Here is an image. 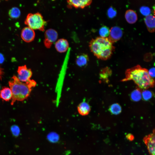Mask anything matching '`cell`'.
<instances>
[{
    "instance_id": "21",
    "label": "cell",
    "mask_w": 155,
    "mask_h": 155,
    "mask_svg": "<svg viewBox=\"0 0 155 155\" xmlns=\"http://www.w3.org/2000/svg\"><path fill=\"white\" fill-rule=\"evenodd\" d=\"M110 32V29L105 26L101 27L99 30V33L100 36L102 37L106 38L108 36Z\"/></svg>"
},
{
    "instance_id": "25",
    "label": "cell",
    "mask_w": 155,
    "mask_h": 155,
    "mask_svg": "<svg viewBox=\"0 0 155 155\" xmlns=\"http://www.w3.org/2000/svg\"><path fill=\"white\" fill-rule=\"evenodd\" d=\"M117 14L116 10L112 7H110L107 11V15L108 16L111 18H112L115 17Z\"/></svg>"
},
{
    "instance_id": "26",
    "label": "cell",
    "mask_w": 155,
    "mask_h": 155,
    "mask_svg": "<svg viewBox=\"0 0 155 155\" xmlns=\"http://www.w3.org/2000/svg\"><path fill=\"white\" fill-rule=\"evenodd\" d=\"M155 69L154 68H152L150 69L148 72L150 76L153 78L154 77L155 75L154 73Z\"/></svg>"
},
{
    "instance_id": "20",
    "label": "cell",
    "mask_w": 155,
    "mask_h": 155,
    "mask_svg": "<svg viewBox=\"0 0 155 155\" xmlns=\"http://www.w3.org/2000/svg\"><path fill=\"white\" fill-rule=\"evenodd\" d=\"M141 97V93L139 89L134 90L131 94V98L134 101H137L139 100Z\"/></svg>"
},
{
    "instance_id": "28",
    "label": "cell",
    "mask_w": 155,
    "mask_h": 155,
    "mask_svg": "<svg viewBox=\"0 0 155 155\" xmlns=\"http://www.w3.org/2000/svg\"><path fill=\"white\" fill-rule=\"evenodd\" d=\"M4 60V57L3 55L0 53V64L3 63Z\"/></svg>"
},
{
    "instance_id": "18",
    "label": "cell",
    "mask_w": 155,
    "mask_h": 155,
    "mask_svg": "<svg viewBox=\"0 0 155 155\" xmlns=\"http://www.w3.org/2000/svg\"><path fill=\"white\" fill-rule=\"evenodd\" d=\"M20 11L17 7H14L11 8L9 11V15L12 18H17L20 15Z\"/></svg>"
},
{
    "instance_id": "12",
    "label": "cell",
    "mask_w": 155,
    "mask_h": 155,
    "mask_svg": "<svg viewBox=\"0 0 155 155\" xmlns=\"http://www.w3.org/2000/svg\"><path fill=\"white\" fill-rule=\"evenodd\" d=\"M77 109L80 115L85 116L89 113L91 108L90 105L87 102L83 101L79 104L77 107Z\"/></svg>"
},
{
    "instance_id": "23",
    "label": "cell",
    "mask_w": 155,
    "mask_h": 155,
    "mask_svg": "<svg viewBox=\"0 0 155 155\" xmlns=\"http://www.w3.org/2000/svg\"><path fill=\"white\" fill-rule=\"evenodd\" d=\"M140 11L142 14L146 16L150 15V14L151 13L150 8L147 7L143 6L141 7L140 8Z\"/></svg>"
},
{
    "instance_id": "22",
    "label": "cell",
    "mask_w": 155,
    "mask_h": 155,
    "mask_svg": "<svg viewBox=\"0 0 155 155\" xmlns=\"http://www.w3.org/2000/svg\"><path fill=\"white\" fill-rule=\"evenodd\" d=\"M11 130L13 135L16 137L18 136L20 133V129L18 126L14 125L11 127Z\"/></svg>"
},
{
    "instance_id": "24",
    "label": "cell",
    "mask_w": 155,
    "mask_h": 155,
    "mask_svg": "<svg viewBox=\"0 0 155 155\" xmlns=\"http://www.w3.org/2000/svg\"><path fill=\"white\" fill-rule=\"evenodd\" d=\"M142 95L143 98L145 100H147L150 99L152 96V92L147 90H145L143 92Z\"/></svg>"
},
{
    "instance_id": "7",
    "label": "cell",
    "mask_w": 155,
    "mask_h": 155,
    "mask_svg": "<svg viewBox=\"0 0 155 155\" xmlns=\"http://www.w3.org/2000/svg\"><path fill=\"white\" fill-rule=\"evenodd\" d=\"M155 130L153 133L144 137L143 141L147 146L150 155H155Z\"/></svg>"
},
{
    "instance_id": "10",
    "label": "cell",
    "mask_w": 155,
    "mask_h": 155,
    "mask_svg": "<svg viewBox=\"0 0 155 155\" xmlns=\"http://www.w3.org/2000/svg\"><path fill=\"white\" fill-rule=\"evenodd\" d=\"M55 46L56 50L60 53L65 52L69 48L68 41L64 38H61L57 40L55 42Z\"/></svg>"
},
{
    "instance_id": "13",
    "label": "cell",
    "mask_w": 155,
    "mask_h": 155,
    "mask_svg": "<svg viewBox=\"0 0 155 155\" xmlns=\"http://www.w3.org/2000/svg\"><path fill=\"white\" fill-rule=\"evenodd\" d=\"M155 18L152 15L146 17L144 22L148 30L151 32H154L155 30Z\"/></svg>"
},
{
    "instance_id": "4",
    "label": "cell",
    "mask_w": 155,
    "mask_h": 155,
    "mask_svg": "<svg viewBox=\"0 0 155 155\" xmlns=\"http://www.w3.org/2000/svg\"><path fill=\"white\" fill-rule=\"evenodd\" d=\"M24 23L28 27L34 30H44L46 22L42 15L38 12L28 14Z\"/></svg>"
},
{
    "instance_id": "30",
    "label": "cell",
    "mask_w": 155,
    "mask_h": 155,
    "mask_svg": "<svg viewBox=\"0 0 155 155\" xmlns=\"http://www.w3.org/2000/svg\"><path fill=\"white\" fill-rule=\"evenodd\" d=\"M0 88H1V86H0Z\"/></svg>"
},
{
    "instance_id": "5",
    "label": "cell",
    "mask_w": 155,
    "mask_h": 155,
    "mask_svg": "<svg viewBox=\"0 0 155 155\" xmlns=\"http://www.w3.org/2000/svg\"><path fill=\"white\" fill-rule=\"evenodd\" d=\"M58 34L57 31L53 29L46 30L44 33V43L47 48H49L57 40Z\"/></svg>"
},
{
    "instance_id": "9",
    "label": "cell",
    "mask_w": 155,
    "mask_h": 155,
    "mask_svg": "<svg viewBox=\"0 0 155 155\" xmlns=\"http://www.w3.org/2000/svg\"><path fill=\"white\" fill-rule=\"evenodd\" d=\"M34 30L28 27L24 28L21 32V37L25 42H29L32 41L35 37Z\"/></svg>"
},
{
    "instance_id": "8",
    "label": "cell",
    "mask_w": 155,
    "mask_h": 155,
    "mask_svg": "<svg viewBox=\"0 0 155 155\" xmlns=\"http://www.w3.org/2000/svg\"><path fill=\"white\" fill-rule=\"evenodd\" d=\"M123 35V31L119 27L115 26L112 27L110 29L108 37L109 40L112 43L115 42L119 40Z\"/></svg>"
},
{
    "instance_id": "17",
    "label": "cell",
    "mask_w": 155,
    "mask_h": 155,
    "mask_svg": "<svg viewBox=\"0 0 155 155\" xmlns=\"http://www.w3.org/2000/svg\"><path fill=\"white\" fill-rule=\"evenodd\" d=\"M109 111L113 114L117 115L121 112V108L119 104L117 103H114L110 106Z\"/></svg>"
},
{
    "instance_id": "29",
    "label": "cell",
    "mask_w": 155,
    "mask_h": 155,
    "mask_svg": "<svg viewBox=\"0 0 155 155\" xmlns=\"http://www.w3.org/2000/svg\"><path fill=\"white\" fill-rule=\"evenodd\" d=\"M2 75V71L1 69L0 68V78L1 79V76Z\"/></svg>"
},
{
    "instance_id": "27",
    "label": "cell",
    "mask_w": 155,
    "mask_h": 155,
    "mask_svg": "<svg viewBox=\"0 0 155 155\" xmlns=\"http://www.w3.org/2000/svg\"><path fill=\"white\" fill-rule=\"evenodd\" d=\"M126 137L127 139L130 141H133L134 138L133 135L130 133L127 134Z\"/></svg>"
},
{
    "instance_id": "15",
    "label": "cell",
    "mask_w": 155,
    "mask_h": 155,
    "mask_svg": "<svg viewBox=\"0 0 155 155\" xmlns=\"http://www.w3.org/2000/svg\"><path fill=\"white\" fill-rule=\"evenodd\" d=\"M125 17L127 22L131 24L135 22L137 19V15L136 12L131 9H129L126 11Z\"/></svg>"
},
{
    "instance_id": "11",
    "label": "cell",
    "mask_w": 155,
    "mask_h": 155,
    "mask_svg": "<svg viewBox=\"0 0 155 155\" xmlns=\"http://www.w3.org/2000/svg\"><path fill=\"white\" fill-rule=\"evenodd\" d=\"M92 1L90 0H70L67 1L68 5L75 8H84L90 5Z\"/></svg>"
},
{
    "instance_id": "16",
    "label": "cell",
    "mask_w": 155,
    "mask_h": 155,
    "mask_svg": "<svg viewBox=\"0 0 155 155\" xmlns=\"http://www.w3.org/2000/svg\"><path fill=\"white\" fill-rule=\"evenodd\" d=\"M88 61L87 55L82 54L78 55L76 60V64L79 66L82 67L86 65Z\"/></svg>"
},
{
    "instance_id": "1",
    "label": "cell",
    "mask_w": 155,
    "mask_h": 155,
    "mask_svg": "<svg viewBox=\"0 0 155 155\" xmlns=\"http://www.w3.org/2000/svg\"><path fill=\"white\" fill-rule=\"evenodd\" d=\"M132 80L140 88L147 89L153 87L154 80L149 75L148 71L137 65L127 69L125 72V77L121 81Z\"/></svg>"
},
{
    "instance_id": "14",
    "label": "cell",
    "mask_w": 155,
    "mask_h": 155,
    "mask_svg": "<svg viewBox=\"0 0 155 155\" xmlns=\"http://www.w3.org/2000/svg\"><path fill=\"white\" fill-rule=\"evenodd\" d=\"M12 92L10 89L7 87L3 88L0 91V98L5 101L12 98Z\"/></svg>"
},
{
    "instance_id": "19",
    "label": "cell",
    "mask_w": 155,
    "mask_h": 155,
    "mask_svg": "<svg viewBox=\"0 0 155 155\" xmlns=\"http://www.w3.org/2000/svg\"><path fill=\"white\" fill-rule=\"evenodd\" d=\"M111 73V70L108 67H105L102 70L100 73V78L102 79H107Z\"/></svg>"
},
{
    "instance_id": "3",
    "label": "cell",
    "mask_w": 155,
    "mask_h": 155,
    "mask_svg": "<svg viewBox=\"0 0 155 155\" xmlns=\"http://www.w3.org/2000/svg\"><path fill=\"white\" fill-rule=\"evenodd\" d=\"M89 46L91 51L98 59L106 51L114 47L107 37L100 36L92 39L89 43Z\"/></svg>"
},
{
    "instance_id": "2",
    "label": "cell",
    "mask_w": 155,
    "mask_h": 155,
    "mask_svg": "<svg viewBox=\"0 0 155 155\" xmlns=\"http://www.w3.org/2000/svg\"><path fill=\"white\" fill-rule=\"evenodd\" d=\"M8 84L12 94L11 103L12 105L16 101H22L26 99L30 94L32 88L36 84L33 80L26 83L22 82L16 75L12 77Z\"/></svg>"
},
{
    "instance_id": "6",
    "label": "cell",
    "mask_w": 155,
    "mask_h": 155,
    "mask_svg": "<svg viewBox=\"0 0 155 155\" xmlns=\"http://www.w3.org/2000/svg\"><path fill=\"white\" fill-rule=\"evenodd\" d=\"M18 78L22 82H27L31 80L32 73L30 69L27 68L26 65L19 66L17 70Z\"/></svg>"
}]
</instances>
